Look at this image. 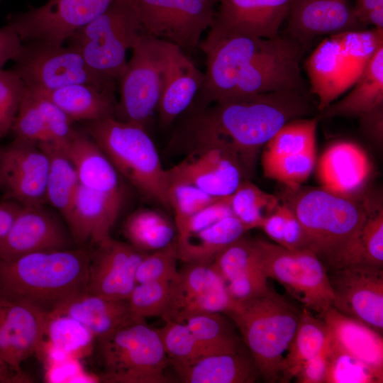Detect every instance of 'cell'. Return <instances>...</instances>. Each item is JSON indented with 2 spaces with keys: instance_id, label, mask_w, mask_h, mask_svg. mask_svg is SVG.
Returning a JSON list of instances; mask_svg holds the SVG:
<instances>
[{
  "instance_id": "1",
  "label": "cell",
  "mask_w": 383,
  "mask_h": 383,
  "mask_svg": "<svg viewBox=\"0 0 383 383\" xmlns=\"http://www.w3.org/2000/svg\"><path fill=\"white\" fill-rule=\"evenodd\" d=\"M196 109L177 135L189 150H226L245 177L255 170L261 149L287 122L313 113L305 91L284 89L223 99Z\"/></svg>"
},
{
  "instance_id": "2",
  "label": "cell",
  "mask_w": 383,
  "mask_h": 383,
  "mask_svg": "<svg viewBox=\"0 0 383 383\" xmlns=\"http://www.w3.org/2000/svg\"><path fill=\"white\" fill-rule=\"evenodd\" d=\"M284 202L300 221L312 251L327 272L360 263V237L374 201L348 197L322 187L287 189Z\"/></svg>"
},
{
  "instance_id": "3",
  "label": "cell",
  "mask_w": 383,
  "mask_h": 383,
  "mask_svg": "<svg viewBox=\"0 0 383 383\" xmlns=\"http://www.w3.org/2000/svg\"><path fill=\"white\" fill-rule=\"evenodd\" d=\"M90 262L91 253L83 248L0 259V296L30 303L49 313L86 291Z\"/></svg>"
},
{
  "instance_id": "4",
  "label": "cell",
  "mask_w": 383,
  "mask_h": 383,
  "mask_svg": "<svg viewBox=\"0 0 383 383\" xmlns=\"http://www.w3.org/2000/svg\"><path fill=\"white\" fill-rule=\"evenodd\" d=\"M301 312L270 290L238 301L235 309L226 314L239 329L260 376L267 382L280 380L284 353L293 340Z\"/></svg>"
},
{
  "instance_id": "5",
  "label": "cell",
  "mask_w": 383,
  "mask_h": 383,
  "mask_svg": "<svg viewBox=\"0 0 383 383\" xmlns=\"http://www.w3.org/2000/svg\"><path fill=\"white\" fill-rule=\"evenodd\" d=\"M87 130L118 173L146 198L170 208L167 172L145 128L109 117L88 122Z\"/></svg>"
},
{
  "instance_id": "6",
  "label": "cell",
  "mask_w": 383,
  "mask_h": 383,
  "mask_svg": "<svg viewBox=\"0 0 383 383\" xmlns=\"http://www.w3.org/2000/svg\"><path fill=\"white\" fill-rule=\"evenodd\" d=\"M383 30H358L329 35L305 62L310 90L324 110L357 81L377 48Z\"/></svg>"
},
{
  "instance_id": "7",
  "label": "cell",
  "mask_w": 383,
  "mask_h": 383,
  "mask_svg": "<svg viewBox=\"0 0 383 383\" xmlns=\"http://www.w3.org/2000/svg\"><path fill=\"white\" fill-rule=\"evenodd\" d=\"M145 34L132 0H114L91 22L68 40L95 72L118 82L128 62L127 50Z\"/></svg>"
},
{
  "instance_id": "8",
  "label": "cell",
  "mask_w": 383,
  "mask_h": 383,
  "mask_svg": "<svg viewBox=\"0 0 383 383\" xmlns=\"http://www.w3.org/2000/svg\"><path fill=\"white\" fill-rule=\"evenodd\" d=\"M105 365L100 382L111 383H165L167 356L156 329L145 321L131 318L99 340Z\"/></svg>"
},
{
  "instance_id": "9",
  "label": "cell",
  "mask_w": 383,
  "mask_h": 383,
  "mask_svg": "<svg viewBox=\"0 0 383 383\" xmlns=\"http://www.w3.org/2000/svg\"><path fill=\"white\" fill-rule=\"evenodd\" d=\"M287 38L238 34L211 26L200 44L206 56V72L196 95L198 109L229 98L240 74L257 58L279 48Z\"/></svg>"
},
{
  "instance_id": "10",
  "label": "cell",
  "mask_w": 383,
  "mask_h": 383,
  "mask_svg": "<svg viewBox=\"0 0 383 383\" xmlns=\"http://www.w3.org/2000/svg\"><path fill=\"white\" fill-rule=\"evenodd\" d=\"M169 42L143 34L121 77L115 118L145 128L160 102Z\"/></svg>"
},
{
  "instance_id": "11",
  "label": "cell",
  "mask_w": 383,
  "mask_h": 383,
  "mask_svg": "<svg viewBox=\"0 0 383 383\" xmlns=\"http://www.w3.org/2000/svg\"><path fill=\"white\" fill-rule=\"evenodd\" d=\"M256 242L261 267L267 278L280 283L303 307L318 315L333 306L327 270L312 251L289 250L261 239Z\"/></svg>"
},
{
  "instance_id": "12",
  "label": "cell",
  "mask_w": 383,
  "mask_h": 383,
  "mask_svg": "<svg viewBox=\"0 0 383 383\" xmlns=\"http://www.w3.org/2000/svg\"><path fill=\"white\" fill-rule=\"evenodd\" d=\"M13 70L26 88L52 90L74 84L115 89V82L95 72L72 45L23 43Z\"/></svg>"
},
{
  "instance_id": "13",
  "label": "cell",
  "mask_w": 383,
  "mask_h": 383,
  "mask_svg": "<svg viewBox=\"0 0 383 383\" xmlns=\"http://www.w3.org/2000/svg\"><path fill=\"white\" fill-rule=\"evenodd\" d=\"M148 35L178 46L187 56L211 26L218 0H132Z\"/></svg>"
},
{
  "instance_id": "14",
  "label": "cell",
  "mask_w": 383,
  "mask_h": 383,
  "mask_svg": "<svg viewBox=\"0 0 383 383\" xmlns=\"http://www.w3.org/2000/svg\"><path fill=\"white\" fill-rule=\"evenodd\" d=\"M114 0H48L9 22L23 43L62 45L103 13Z\"/></svg>"
},
{
  "instance_id": "15",
  "label": "cell",
  "mask_w": 383,
  "mask_h": 383,
  "mask_svg": "<svg viewBox=\"0 0 383 383\" xmlns=\"http://www.w3.org/2000/svg\"><path fill=\"white\" fill-rule=\"evenodd\" d=\"M333 307L376 331H383V267L355 263L328 272Z\"/></svg>"
},
{
  "instance_id": "16",
  "label": "cell",
  "mask_w": 383,
  "mask_h": 383,
  "mask_svg": "<svg viewBox=\"0 0 383 383\" xmlns=\"http://www.w3.org/2000/svg\"><path fill=\"white\" fill-rule=\"evenodd\" d=\"M49 158L38 144L15 138L0 148V190L21 206L44 205Z\"/></svg>"
},
{
  "instance_id": "17",
  "label": "cell",
  "mask_w": 383,
  "mask_h": 383,
  "mask_svg": "<svg viewBox=\"0 0 383 383\" xmlns=\"http://www.w3.org/2000/svg\"><path fill=\"white\" fill-rule=\"evenodd\" d=\"M48 315L30 303L0 296V355L21 374L22 362L43 350Z\"/></svg>"
},
{
  "instance_id": "18",
  "label": "cell",
  "mask_w": 383,
  "mask_h": 383,
  "mask_svg": "<svg viewBox=\"0 0 383 383\" xmlns=\"http://www.w3.org/2000/svg\"><path fill=\"white\" fill-rule=\"evenodd\" d=\"M91 254L86 292L114 300H128L137 284L135 274L149 253L110 238Z\"/></svg>"
},
{
  "instance_id": "19",
  "label": "cell",
  "mask_w": 383,
  "mask_h": 383,
  "mask_svg": "<svg viewBox=\"0 0 383 383\" xmlns=\"http://www.w3.org/2000/svg\"><path fill=\"white\" fill-rule=\"evenodd\" d=\"M167 172L169 182L192 184L218 199L232 194L245 177L237 159L219 148L193 149Z\"/></svg>"
},
{
  "instance_id": "20",
  "label": "cell",
  "mask_w": 383,
  "mask_h": 383,
  "mask_svg": "<svg viewBox=\"0 0 383 383\" xmlns=\"http://www.w3.org/2000/svg\"><path fill=\"white\" fill-rule=\"evenodd\" d=\"M69 238L58 219L43 205L22 206L0 240V259L12 260L42 251L68 249Z\"/></svg>"
},
{
  "instance_id": "21",
  "label": "cell",
  "mask_w": 383,
  "mask_h": 383,
  "mask_svg": "<svg viewBox=\"0 0 383 383\" xmlns=\"http://www.w3.org/2000/svg\"><path fill=\"white\" fill-rule=\"evenodd\" d=\"M287 17V37L304 50L316 36L365 28L348 0H292Z\"/></svg>"
},
{
  "instance_id": "22",
  "label": "cell",
  "mask_w": 383,
  "mask_h": 383,
  "mask_svg": "<svg viewBox=\"0 0 383 383\" xmlns=\"http://www.w3.org/2000/svg\"><path fill=\"white\" fill-rule=\"evenodd\" d=\"M371 171V162L365 150L353 142L345 140L328 146L316 167L322 188L348 197L362 195Z\"/></svg>"
},
{
  "instance_id": "23",
  "label": "cell",
  "mask_w": 383,
  "mask_h": 383,
  "mask_svg": "<svg viewBox=\"0 0 383 383\" xmlns=\"http://www.w3.org/2000/svg\"><path fill=\"white\" fill-rule=\"evenodd\" d=\"M292 0H218L211 26L231 33L272 38L287 17Z\"/></svg>"
},
{
  "instance_id": "24",
  "label": "cell",
  "mask_w": 383,
  "mask_h": 383,
  "mask_svg": "<svg viewBox=\"0 0 383 383\" xmlns=\"http://www.w3.org/2000/svg\"><path fill=\"white\" fill-rule=\"evenodd\" d=\"M123 199L89 189L81 184L65 218L76 243L98 245L111 237Z\"/></svg>"
},
{
  "instance_id": "25",
  "label": "cell",
  "mask_w": 383,
  "mask_h": 383,
  "mask_svg": "<svg viewBox=\"0 0 383 383\" xmlns=\"http://www.w3.org/2000/svg\"><path fill=\"white\" fill-rule=\"evenodd\" d=\"M204 74L177 45L169 43L161 96L160 123L170 125L192 104L204 82Z\"/></svg>"
},
{
  "instance_id": "26",
  "label": "cell",
  "mask_w": 383,
  "mask_h": 383,
  "mask_svg": "<svg viewBox=\"0 0 383 383\" xmlns=\"http://www.w3.org/2000/svg\"><path fill=\"white\" fill-rule=\"evenodd\" d=\"M318 316L325 322L335 347L365 364L383 380L382 334L333 306Z\"/></svg>"
},
{
  "instance_id": "27",
  "label": "cell",
  "mask_w": 383,
  "mask_h": 383,
  "mask_svg": "<svg viewBox=\"0 0 383 383\" xmlns=\"http://www.w3.org/2000/svg\"><path fill=\"white\" fill-rule=\"evenodd\" d=\"M61 145L76 169L79 184L97 192L123 199L118 172L89 135L74 130Z\"/></svg>"
},
{
  "instance_id": "28",
  "label": "cell",
  "mask_w": 383,
  "mask_h": 383,
  "mask_svg": "<svg viewBox=\"0 0 383 383\" xmlns=\"http://www.w3.org/2000/svg\"><path fill=\"white\" fill-rule=\"evenodd\" d=\"M50 313L74 318L99 340L132 318L128 300L111 299L86 291L64 301Z\"/></svg>"
},
{
  "instance_id": "29",
  "label": "cell",
  "mask_w": 383,
  "mask_h": 383,
  "mask_svg": "<svg viewBox=\"0 0 383 383\" xmlns=\"http://www.w3.org/2000/svg\"><path fill=\"white\" fill-rule=\"evenodd\" d=\"M30 90L52 101L72 121L89 122L116 115L114 89L74 84L52 90Z\"/></svg>"
},
{
  "instance_id": "30",
  "label": "cell",
  "mask_w": 383,
  "mask_h": 383,
  "mask_svg": "<svg viewBox=\"0 0 383 383\" xmlns=\"http://www.w3.org/2000/svg\"><path fill=\"white\" fill-rule=\"evenodd\" d=\"M173 367L186 383H250L260 375L252 358L241 351L206 355Z\"/></svg>"
},
{
  "instance_id": "31",
  "label": "cell",
  "mask_w": 383,
  "mask_h": 383,
  "mask_svg": "<svg viewBox=\"0 0 383 383\" xmlns=\"http://www.w3.org/2000/svg\"><path fill=\"white\" fill-rule=\"evenodd\" d=\"M353 87L343 99L321 111L318 118H360L383 104V43L377 48Z\"/></svg>"
},
{
  "instance_id": "32",
  "label": "cell",
  "mask_w": 383,
  "mask_h": 383,
  "mask_svg": "<svg viewBox=\"0 0 383 383\" xmlns=\"http://www.w3.org/2000/svg\"><path fill=\"white\" fill-rule=\"evenodd\" d=\"M247 231L233 215L199 231L177 236L178 258L185 263H212L223 250Z\"/></svg>"
},
{
  "instance_id": "33",
  "label": "cell",
  "mask_w": 383,
  "mask_h": 383,
  "mask_svg": "<svg viewBox=\"0 0 383 383\" xmlns=\"http://www.w3.org/2000/svg\"><path fill=\"white\" fill-rule=\"evenodd\" d=\"M329 340V331L323 320L303 307L296 333L282 362L280 382H288L294 378L301 365L321 353Z\"/></svg>"
},
{
  "instance_id": "34",
  "label": "cell",
  "mask_w": 383,
  "mask_h": 383,
  "mask_svg": "<svg viewBox=\"0 0 383 383\" xmlns=\"http://www.w3.org/2000/svg\"><path fill=\"white\" fill-rule=\"evenodd\" d=\"M49 158L47 201L67 216L79 182L76 169L61 143L38 144Z\"/></svg>"
},
{
  "instance_id": "35",
  "label": "cell",
  "mask_w": 383,
  "mask_h": 383,
  "mask_svg": "<svg viewBox=\"0 0 383 383\" xmlns=\"http://www.w3.org/2000/svg\"><path fill=\"white\" fill-rule=\"evenodd\" d=\"M123 233L130 244L149 252L162 249L177 238L175 226L164 215L151 209L134 211L126 219Z\"/></svg>"
},
{
  "instance_id": "36",
  "label": "cell",
  "mask_w": 383,
  "mask_h": 383,
  "mask_svg": "<svg viewBox=\"0 0 383 383\" xmlns=\"http://www.w3.org/2000/svg\"><path fill=\"white\" fill-rule=\"evenodd\" d=\"M226 284L212 263H192L178 270L170 282V301L163 320H172L180 309L196 296L213 288Z\"/></svg>"
},
{
  "instance_id": "37",
  "label": "cell",
  "mask_w": 383,
  "mask_h": 383,
  "mask_svg": "<svg viewBox=\"0 0 383 383\" xmlns=\"http://www.w3.org/2000/svg\"><path fill=\"white\" fill-rule=\"evenodd\" d=\"M182 323L189 328L209 355L241 350L240 340L223 313L196 314Z\"/></svg>"
},
{
  "instance_id": "38",
  "label": "cell",
  "mask_w": 383,
  "mask_h": 383,
  "mask_svg": "<svg viewBox=\"0 0 383 383\" xmlns=\"http://www.w3.org/2000/svg\"><path fill=\"white\" fill-rule=\"evenodd\" d=\"M45 335L48 338V346L72 359L87 354L94 338L92 333L74 318L50 313Z\"/></svg>"
},
{
  "instance_id": "39",
  "label": "cell",
  "mask_w": 383,
  "mask_h": 383,
  "mask_svg": "<svg viewBox=\"0 0 383 383\" xmlns=\"http://www.w3.org/2000/svg\"><path fill=\"white\" fill-rule=\"evenodd\" d=\"M228 199L233 215L247 231L260 228L264 219L279 204L276 196L248 180H243Z\"/></svg>"
},
{
  "instance_id": "40",
  "label": "cell",
  "mask_w": 383,
  "mask_h": 383,
  "mask_svg": "<svg viewBox=\"0 0 383 383\" xmlns=\"http://www.w3.org/2000/svg\"><path fill=\"white\" fill-rule=\"evenodd\" d=\"M316 150L299 154H276L263 150L261 163L264 176L296 189L305 182L316 164Z\"/></svg>"
},
{
  "instance_id": "41",
  "label": "cell",
  "mask_w": 383,
  "mask_h": 383,
  "mask_svg": "<svg viewBox=\"0 0 383 383\" xmlns=\"http://www.w3.org/2000/svg\"><path fill=\"white\" fill-rule=\"evenodd\" d=\"M165 322L162 327L156 330L169 363L172 366L185 365L211 355L184 323L170 319L165 320Z\"/></svg>"
},
{
  "instance_id": "42",
  "label": "cell",
  "mask_w": 383,
  "mask_h": 383,
  "mask_svg": "<svg viewBox=\"0 0 383 383\" xmlns=\"http://www.w3.org/2000/svg\"><path fill=\"white\" fill-rule=\"evenodd\" d=\"M212 265L226 284L252 270L262 268L256 239L243 235L223 250Z\"/></svg>"
},
{
  "instance_id": "43",
  "label": "cell",
  "mask_w": 383,
  "mask_h": 383,
  "mask_svg": "<svg viewBox=\"0 0 383 383\" xmlns=\"http://www.w3.org/2000/svg\"><path fill=\"white\" fill-rule=\"evenodd\" d=\"M318 117L299 118L284 125L265 145L264 150L276 154H299L316 150Z\"/></svg>"
},
{
  "instance_id": "44",
  "label": "cell",
  "mask_w": 383,
  "mask_h": 383,
  "mask_svg": "<svg viewBox=\"0 0 383 383\" xmlns=\"http://www.w3.org/2000/svg\"><path fill=\"white\" fill-rule=\"evenodd\" d=\"M170 282H150L137 284L128 299L131 316L137 320L146 318H163L169 308Z\"/></svg>"
},
{
  "instance_id": "45",
  "label": "cell",
  "mask_w": 383,
  "mask_h": 383,
  "mask_svg": "<svg viewBox=\"0 0 383 383\" xmlns=\"http://www.w3.org/2000/svg\"><path fill=\"white\" fill-rule=\"evenodd\" d=\"M325 383H382L367 366L335 347L329 340Z\"/></svg>"
},
{
  "instance_id": "46",
  "label": "cell",
  "mask_w": 383,
  "mask_h": 383,
  "mask_svg": "<svg viewBox=\"0 0 383 383\" xmlns=\"http://www.w3.org/2000/svg\"><path fill=\"white\" fill-rule=\"evenodd\" d=\"M15 138L49 143L45 123L34 93L26 87L11 131Z\"/></svg>"
},
{
  "instance_id": "47",
  "label": "cell",
  "mask_w": 383,
  "mask_h": 383,
  "mask_svg": "<svg viewBox=\"0 0 383 383\" xmlns=\"http://www.w3.org/2000/svg\"><path fill=\"white\" fill-rule=\"evenodd\" d=\"M218 199L192 184L180 181L170 182L168 201L174 212L175 227Z\"/></svg>"
},
{
  "instance_id": "48",
  "label": "cell",
  "mask_w": 383,
  "mask_h": 383,
  "mask_svg": "<svg viewBox=\"0 0 383 383\" xmlns=\"http://www.w3.org/2000/svg\"><path fill=\"white\" fill-rule=\"evenodd\" d=\"M177 260L176 240L162 249L148 253L138 267L135 274L137 284L171 282L178 274Z\"/></svg>"
},
{
  "instance_id": "49",
  "label": "cell",
  "mask_w": 383,
  "mask_h": 383,
  "mask_svg": "<svg viewBox=\"0 0 383 383\" xmlns=\"http://www.w3.org/2000/svg\"><path fill=\"white\" fill-rule=\"evenodd\" d=\"M360 262L383 267V208L373 202L360 237Z\"/></svg>"
},
{
  "instance_id": "50",
  "label": "cell",
  "mask_w": 383,
  "mask_h": 383,
  "mask_svg": "<svg viewBox=\"0 0 383 383\" xmlns=\"http://www.w3.org/2000/svg\"><path fill=\"white\" fill-rule=\"evenodd\" d=\"M25 84L13 70H0V138L11 131Z\"/></svg>"
},
{
  "instance_id": "51",
  "label": "cell",
  "mask_w": 383,
  "mask_h": 383,
  "mask_svg": "<svg viewBox=\"0 0 383 383\" xmlns=\"http://www.w3.org/2000/svg\"><path fill=\"white\" fill-rule=\"evenodd\" d=\"M32 91L35 95L38 106L44 118L50 140L49 143H62L65 142L74 131L72 127L73 121L52 101L39 94Z\"/></svg>"
},
{
  "instance_id": "52",
  "label": "cell",
  "mask_w": 383,
  "mask_h": 383,
  "mask_svg": "<svg viewBox=\"0 0 383 383\" xmlns=\"http://www.w3.org/2000/svg\"><path fill=\"white\" fill-rule=\"evenodd\" d=\"M230 216L233 213L228 196L221 198L176 226L177 236L199 231Z\"/></svg>"
},
{
  "instance_id": "53",
  "label": "cell",
  "mask_w": 383,
  "mask_h": 383,
  "mask_svg": "<svg viewBox=\"0 0 383 383\" xmlns=\"http://www.w3.org/2000/svg\"><path fill=\"white\" fill-rule=\"evenodd\" d=\"M226 287L231 297L236 301L257 297L270 290L267 284V277L262 268L234 278L226 283Z\"/></svg>"
},
{
  "instance_id": "54",
  "label": "cell",
  "mask_w": 383,
  "mask_h": 383,
  "mask_svg": "<svg viewBox=\"0 0 383 383\" xmlns=\"http://www.w3.org/2000/svg\"><path fill=\"white\" fill-rule=\"evenodd\" d=\"M327 348L328 345L321 353L306 360L301 365L294 377L296 378V382H326L328 368Z\"/></svg>"
},
{
  "instance_id": "55",
  "label": "cell",
  "mask_w": 383,
  "mask_h": 383,
  "mask_svg": "<svg viewBox=\"0 0 383 383\" xmlns=\"http://www.w3.org/2000/svg\"><path fill=\"white\" fill-rule=\"evenodd\" d=\"M286 206L282 246L289 250L307 249L304 230L293 211L287 204Z\"/></svg>"
},
{
  "instance_id": "56",
  "label": "cell",
  "mask_w": 383,
  "mask_h": 383,
  "mask_svg": "<svg viewBox=\"0 0 383 383\" xmlns=\"http://www.w3.org/2000/svg\"><path fill=\"white\" fill-rule=\"evenodd\" d=\"M23 46L14 26L9 22L0 28V70L9 60H15Z\"/></svg>"
},
{
  "instance_id": "57",
  "label": "cell",
  "mask_w": 383,
  "mask_h": 383,
  "mask_svg": "<svg viewBox=\"0 0 383 383\" xmlns=\"http://www.w3.org/2000/svg\"><path fill=\"white\" fill-rule=\"evenodd\" d=\"M360 128L362 134L377 146L383 141V104L379 105L360 118Z\"/></svg>"
},
{
  "instance_id": "58",
  "label": "cell",
  "mask_w": 383,
  "mask_h": 383,
  "mask_svg": "<svg viewBox=\"0 0 383 383\" xmlns=\"http://www.w3.org/2000/svg\"><path fill=\"white\" fill-rule=\"evenodd\" d=\"M286 210V204H279L275 210L264 219L260 227L275 243L282 246Z\"/></svg>"
},
{
  "instance_id": "59",
  "label": "cell",
  "mask_w": 383,
  "mask_h": 383,
  "mask_svg": "<svg viewBox=\"0 0 383 383\" xmlns=\"http://www.w3.org/2000/svg\"><path fill=\"white\" fill-rule=\"evenodd\" d=\"M21 207L13 201H0V240L9 232Z\"/></svg>"
},
{
  "instance_id": "60",
  "label": "cell",
  "mask_w": 383,
  "mask_h": 383,
  "mask_svg": "<svg viewBox=\"0 0 383 383\" xmlns=\"http://www.w3.org/2000/svg\"><path fill=\"white\" fill-rule=\"evenodd\" d=\"M30 382L26 374L16 372L0 355V383Z\"/></svg>"
},
{
  "instance_id": "61",
  "label": "cell",
  "mask_w": 383,
  "mask_h": 383,
  "mask_svg": "<svg viewBox=\"0 0 383 383\" xmlns=\"http://www.w3.org/2000/svg\"><path fill=\"white\" fill-rule=\"evenodd\" d=\"M379 6H383V0H356L353 9L358 21L365 27L364 21L368 13Z\"/></svg>"
}]
</instances>
